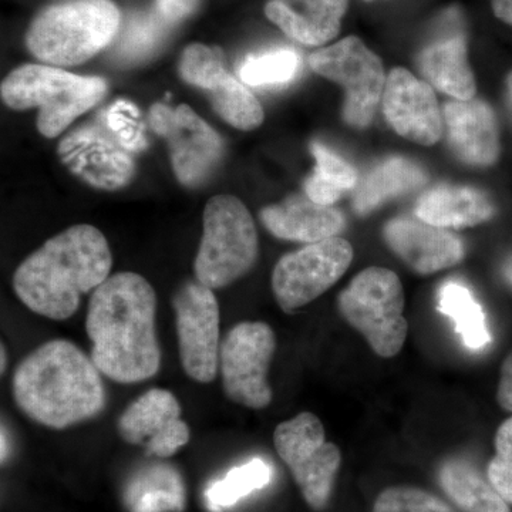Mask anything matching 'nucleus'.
<instances>
[{
    "mask_svg": "<svg viewBox=\"0 0 512 512\" xmlns=\"http://www.w3.org/2000/svg\"><path fill=\"white\" fill-rule=\"evenodd\" d=\"M150 124L170 147L175 175L187 187H197L220 164L224 143L214 128L191 107L177 109L157 103L150 110Z\"/></svg>",
    "mask_w": 512,
    "mask_h": 512,
    "instance_id": "ddd939ff",
    "label": "nucleus"
},
{
    "mask_svg": "<svg viewBox=\"0 0 512 512\" xmlns=\"http://www.w3.org/2000/svg\"><path fill=\"white\" fill-rule=\"evenodd\" d=\"M181 365L190 379L214 382L220 372V305L211 288L187 282L173 298Z\"/></svg>",
    "mask_w": 512,
    "mask_h": 512,
    "instance_id": "f8f14e48",
    "label": "nucleus"
},
{
    "mask_svg": "<svg viewBox=\"0 0 512 512\" xmlns=\"http://www.w3.org/2000/svg\"><path fill=\"white\" fill-rule=\"evenodd\" d=\"M13 399L29 419L64 430L104 412L107 393L92 357L66 339L30 352L13 375Z\"/></svg>",
    "mask_w": 512,
    "mask_h": 512,
    "instance_id": "f03ea898",
    "label": "nucleus"
},
{
    "mask_svg": "<svg viewBox=\"0 0 512 512\" xmlns=\"http://www.w3.org/2000/svg\"><path fill=\"white\" fill-rule=\"evenodd\" d=\"M383 235L393 254L420 275L436 274L464 259V244L457 235L419 218L387 222Z\"/></svg>",
    "mask_w": 512,
    "mask_h": 512,
    "instance_id": "f3484780",
    "label": "nucleus"
},
{
    "mask_svg": "<svg viewBox=\"0 0 512 512\" xmlns=\"http://www.w3.org/2000/svg\"><path fill=\"white\" fill-rule=\"evenodd\" d=\"M276 336L265 322H241L221 342L222 389L231 402L262 410L272 402L268 372Z\"/></svg>",
    "mask_w": 512,
    "mask_h": 512,
    "instance_id": "9d476101",
    "label": "nucleus"
},
{
    "mask_svg": "<svg viewBox=\"0 0 512 512\" xmlns=\"http://www.w3.org/2000/svg\"><path fill=\"white\" fill-rule=\"evenodd\" d=\"M313 72L345 89L343 120L350 127L366 128L382 101L387 77L382 60L359 37L349 36L323 47L309 57Z\"/></svg>",
    "mask_w": 512,
    "mask_h": 512,
    "instance_id": "1a4fd4ad",
    "label": "nucleus"
},
{
    "mask_svg": "<svg viewBox=\"0 0 512 512\" xmlns=\"http://www.w3.org/2000/svg\"><path fill=\"white\" fill-rule=\"evenodd\" d=\"M299 66L301 59L298 53L282 47L248 56L239 67V77L248 86H275L291 82Z\"/></svg>",
    "mask_w": 512,
    "mask_h": 512,
    "instance_id": "c756f323",
    "label": "nucleus"
},
{
    "mask_svg": "<svg viewBox=\"0 0 512 512\" xmlns=\"http://www.w3.org/2000/svg\"><path fill=\"white\" fill-rule=\"evenodd\" d=\"M120 28L110 0H69L37 16L28 32L30 52L53 66H76L109 46Z\"/></svg>",
    "mask_w": 512,
    "mask_h": 512,
    "instance_id": "20e7f679",
    "label": "nucleus"
},
{
    "mask_svg": "<svg viewBox=\"0 0 512 512\" xmlns=\"http://www.w3.org/2000/svg\"><path fill=\"white\" fill-rule=\"evenodd\" d=\"M306 195L312 201L318 202L320 205H329L332 207L336 201L340 200L345 191L339 188L338 185L329 183L323 180L318 174L313 173L305 183Z\"/></svg>",
    "mask_w": 512,
    "mask_h": 512,
    "instance_id": "c9c22d12",
    "label": "nucleus"
},
{
    "mask_svg": "<svg viewBox=\"0 0 512 512\" xmlns=\"http://www.w3.org/2000/svg\"><path fill=\"white\" fill-rule=\"evenodd\" d=\"M352 261L353 247L340 237L282 256L272 274V291L279 308L293 313L309 305L346 274Z\"/></svg>",
    "mask_w": 512,
    "mask_h": 512,
    "instance_id": "9b49d317",
    "label": "nucleus"
},
{
    "mask_svg": "<svg viewBox=\"0 0 512 512\" xmlns=\"http://www.w3.org/2000/svg\"><path fill=\"white\" fill-rule=\"evenodd\" d=\"M271 478V466L262 458H254L247 464L232 468L227 476L212 483L205 498L212 511L221 512L254 491L266 487Z\"/></svg>",
    "mask_w": 512,
    "mask_h": 512,
    "instance_id": "bb28decb",
    "label": "nucleus"
},
{
    "mask_svg": "<svg viewBox=\"0 0 512 512\" xmlns=\"http://www.w3.org/2000/svg\"><path fill=\"white\" fill-rule=\"evenodd\" d=\"M382 101L387 123L399 136L421 146H433L443 136V114L433 87L409 70L396 67L389 73Z\"/></svg>",
    "mask_w": 512,
    "mask_h": 512,
    "instance_id": "dca6fc26",
    "label": "nucleus"
},
{
    "mask_svg": "<svg viewBox=\"0 0 512 512\" xmlns=\"http://www.w3.org/2000/svg\"><path fill=\"white\" fill-rule=\"evenodd\" d=\"M2 365H0V370H2V373H5L6 369V363H8V356H6V349L5 346L2 345Z\"/></svg>",
    "mask_w": 512,
    "mask_h": 512,
    "instance_id": "37998d69",
    "label": "nucleus"
},
{
    "mask_svg": "<svg viewBox=\"0 0 512 512\" xmlns=\"http://www.w3.org/2000/svg\"><path fill=\"white\" fill-rule=\"evenodd\" d=\"M507 100L508 104H510V109L512 111V72L508 74L507 79Z\"/></svg>",
    "mask_w": 512,
    "mask_h": 512,
    "instance_id": "a19ab883",
    "label": "nucleus"
},
{
    "mask_svg": "<svg viewBox=\"0 0 512 512\" xmlns=\"http://www.w3.org/2000/svg\"><path fill=\"white\" fill-rule=\"evenodd\" d=\"M9 457V444L6 441L5 429L2 431V464H5V461L8 460Z\"/></svg>",
    "mask_w": 512,
    "mask_h": 512,
    "instance_id": "ea45409f",
    "label": "nucleus"
},
{
    "mask_svg": "<svg viewBox=\"0 0 512 512\" xmlns=\"http://www.w3.org/2000/svg\"><path fill=\"white\" fill-rule=\"evenodd\" d=\"M494 215L493 202L470 187H439L421 195L416 217L444 229L483 224Z\"/></svg>",
    "mask_w": 512,
    "mask_h": 512,
    "instance_id": "4be33fe9",
    "label": "nucleus"
},
{
    "mask_svg": "<svg viewBox=\"0 0 512 512\" xmlns=\"http://www.w3.org/2000/svg\"><path fill=\"white\" fill-rule=\"evenodd\" d=\"M106 92L107 83L100 77L77 76L40 64L18 67L2 83V99L9 107L39 109L37 128L47 138L59 136Z\"/></svg>",
    "mask_w": 512,
    "mask_h": 512,
    "instance_id": "39448f33",
    "label": "nucleus"
},
{
    "mask_svg": "<svg viewBox=\"0 0 512 512\" xmlns=\"http://www.w3.org/2000/svg\"><path fill=\"white\" fill-rule=\"evenodd\" d=\"M180 73L185 82L205 92H211L229 74L221 50L204 45H191L184 50Z\"/></svg>",
    "mask_w": 512,
    "mask_h": 512,
    "instance_id": "7c9ffc66",
    "label": "nucleus"
},
{
    "mask_svg": "<svg viewBox=\"0 0 512 512\" xmlns=\"http://www.w3.org/2000/svg\"><path fill=\"white\" fill-rule=\"evenodd\" d=\"M448 141L461 160L488 167L500 157V133L493 109L483 100H454L444 107Z\"/></svg>",
    "mask_w": 512,
    "mask_h": 512,
    "instance_id": "a211bd4d",
    "label": "nucleus"
},
{
    "mask_svg": "<svg viewBox=\"0 0 512 512\" xmlns=\"http://www.w3.org/2000/svg\"><path fill=\"white\" fill-rule=\"evenodd\" d=\"M198 0H156L157 12L168 23L178 22L197 8Z\"/></svg>",
    "mask_w": 512,
    "mask_h": 512,
    "instance_id": "e433bc0d",
    "label": "nucleus"
},
{
    "mask_svg": "<svg viewBox=\"0 0 512 512\" xmlns=\"http://www.w3.org/2000/svg\"><path fill=\"white\" fill-rule=\"evenodd\" d=\"M495 456L487 468V477L498 494L512 505V417L495 434Z\"/></svg>",
    "mask_w": 512,
    "mask_h": 512,
    "instance_id": "473e14b6",
    "label": "nucleus"
},
{
    "mask_svg": "<svg viewBox=\"0 0 512 512\" xmlns=\"http://www.w3.org/2000/svg\"><path fill=\"white\" fill-rule=\"evenodd\" d=\"M504 275H505V278H507L508 284H510L512 286V262H511V264H508L507 266H505Z\"/></svg>",
    "mask_w": 512,
    "mask_h": 512,
    "instance_id": "79ce46f5",
    "label": "nucleus"
},
{
    "mask_svg": "<svg viewBox=\"0 0 512 512\" xmlns=\"http://www.w3.org/2000/svg\"><path fill=\"white\" fill-rule=\"evenodd\" d=\"M59 153L73 174L101 190H119L134 175L131 151L100 119L70 133L60 143Z\"/></svg>",
    "mask_w": 512,
    "mask_h": 512,
    "instance_id": "4468645a",
    "label": "nucleus"
},
{
    "mask_svg": "<svg viewBox=\"0 0 512 512\" xmlns=\"http://www.w3.org/2000/svg\"><path fill=\"white\" fill-rule=\"evenodd\" d=\"M437 309L456 325L461 342L470 350H483L491 343L487 318L480 303L466 285L448 281L437 293Z\"/></svg>",
    "mask_w": 512,
    "mask_h": 512,
    "instance_id": "393cba45",
    "label": "nucleus"
},
{
    "mask_svg": "<svg viewBox=\"0 0 512 512\" xmlns=\"http://www.w3.org/2000/svg\"><path fill=\"white\" fill-rule=\"evenodd\" d=\"M157 296L146 278L134 272L110 276L94 289L87 308L86 332L92 360L101 375L133 384L160 372L156 330Z\"/></svg>",
    "mask_w": 512,
    "mask_h": 512,
    "instance_id": "f257e3e1",
    "label": "nucleus"
},
{
    "mask_svg": "<svg viewBox=\"0 0 512 512\" xmlns=\"http://www.w3.org/2000/svg\"><path fill=\"white\" fill-rule=\"evenodd\" d=\"M261 221L274 237L285 241L315 242L338 237L345 228L342 212L305 197H292L281 204L266 207Z\"/></svg>",
    "mask_w": 512,
    "mask_h": 512,
    "instance_id": "6ab92c4d",
    "label": "nucleus"
},
{
    "mask_svg": "<svg viewBox=\"0 0 512 512\" xmlns=\"http://www.w3.org/2000/svg\"><path fill=\"white\" fill-rule=\"evenodd\" d=\"M127 503L131 512L183 511V481L170 466L150 468L130 484Z\"/></svg>",
    "mask_w": 512,
    "mask_h": 512,
    "instance_id": "a878e982",
    "label": "nucleus"
},
{
    "mask_svg": "<svg viewBox=\"0 0 512 512\" xmlns=\"http://www.w3.org/2000/svg\"><path fill=\"white\" fill-rule=\"evenodd\" d=\"M258 234L247 207L232 195H217L204 211V232L195 259L197 281L225 288L254 268Z\"/></svg>",
    "mask_w": 512,
    "mask_h": 512,
    "instance_id": "423d86ee",
    "label": "nucleus"
},
{
    "mask_svg": "<svg viewBox=\"0 0 512 512\" xmlns=\"http://www.w3.org/2000/svg\"><path fill=\"white\" fill-rule=\"evenodd\" d=\"M274 444L309 507L325 510L332 497L342 454L338 446L326 441L319 417L303 412L284 421L275 429Z\"/></svg>",
    "mask_w": 512,
    "mask_h": 512,
    "instance_id": "6e6552de",
    "label": "nucleus"
},
{
    "mask_svg": "<svg viewBox=\"0 0 512 512\" xmlns=\"http://www.w3.org/2000/svg\"><path fill=\"white\" fill-rule=\"evenodd\" d=\"M311 151L316 160V168L313 173L318 174L329 183L338 185L343 191L355 187L357 174L352 165L316 141L312 143Z\"/></svg>",
    "mask_w": 512,
    "mask_h": 512,
    "instance_id": "f704fd0d",
    "label": "nucleus"
},
{
    "mask_svg": "<svg viewBox=\"0 0 512 512\" xmlns=\"http://www.w3.org/2000/svg\"><path fill=\"white\" fill-rule=\"evenodd\" d=\"M137 116L138 111L133 104L117 101L110 109L103 111L99 119L109 127L114 136L119 138L120 143L133 153L146 147L144 130L137 123Z\"/></svg>",
    "mask_w": 512,
    "mask_h": 512,
    "instance_id": "72a5a7b5",
    "label": "nucleus"
},
{
    "mask_svg": "<svg viewBox=\"0 0 512 512\" xmlns=\"http://www.w3.org/2000/svg\"><path fill=\"white\" fill-rule=\"evenodd\" d=\"M348 0H271L265 13L286 36L305 46H322L338 36Z\"/></svg>",
    "mask_w": 512,
    "mask_h": 512,
    "instance_id": "aec40b11",
    "label": "nucleus"
},
{
    "mask_svg": "<svg viewBox=\"0 0 512 512\" xmlns=\"http://www.w3.org/2000/svg\"><path fill=\"white\" fill-rule=\"evenodd\" d=\"M210 93L214 110L239 130L249 131L261 126L264 109L244 83L228 74Z\"/></svg>",
    "mask_w": 512,
    "mask_h": 512,
    "instance_id": "cd10ccee",
    "label": "nucleus"
},
{
    "mask_svg": "<svg viewBox=\"0 0 512 512\" xmlns=\"http://www.w3.org/2000/svg\"><path fill=\"white\" fill-rule=\"evenodd\" d=\"M121 439L146 448L147 456L173 457L188 444L190 427L181 419V406L173 393L151 389L134 400L117 421Z\"/></svg>",
    "mask_w": 512,
    "mask_h": 512,
    "instance_id": "2eb2a0df",
    "label": "nucleus"
},
{
    "mask_svg": "<svg viewBox=\"0 0 512 512\" xmlns=\"http://www.w3.org/2000/svg\"><path fill=\"white\" fill-rule=\"evenodd\" d=\"M167 25V20L157 10L134 13L128 18L114 53L124 62H136L150 56L163 42Z\"/></svg>",
    "mask_w": 512,
    "mask_h": 512,
    "instance_id": "c85d7f7f",
    "label": "nucleus"
},
{
    "mask_svg": "<svg viewBox=\"0 0 512 512\" xmlns=\"http://www.w3.org/2000/svg\"><path fill=\"white\" fill-rule=\"evenodd\" d=\"M426 181V173L413 161L402 157L387 158L363 178L353 197V207L357 214H369L383 202L409 194Z\"/></svg>",
    "mask_w": 512,
    "mask_h": 512,
    "instance_id": "5701e85b",
    "label": "nucleus"
},
{
    "mask_svg": "<svg viewBox=\"0 0 512 512\" xmlns=\"http://www.w3.org/2000/svg\"><path fill=\"white\" fill-rule=\"evenodd\" d=\"M373 512H456L436 495L421 488L399 485L377 497Z\"/></svg>",
    "mask_w": 512,
    "mask_h": 512,
    "instance_id": "2f4dec72",
    "label": "nucleus"
},
{
    "mask_svg": "<svg viewBox=\"0 0 512 512\" xmlns=\"http://www.w3.org/2000/svg\"><path fill=\"white\" fill-rule=\"evenodd\" d=\"M338 309L377 356L399 355L407 338V320L402 281L393 271L372 266L357 274L340 292Z\"/></svg>",
    "mask_w": 512,
    "mask_h": 512,
    "instance_id": "0eeeda50",
    "label": "nucleus"
},
{
    "mask_svg": "<svg viewBox=\"0 0 512 512\" xmlns=\"http://www.w3.org/2000/svg\"><path fill=\"white\" fill-rule=\"evenodd\" d=\"M113 256L106 237L93 225H74L28 256L13 275L20 302L53 320L72 318L84 293L110 278Z\"/></svg>",
    "mask_w": 512,
    "mask_h": 512,
    "instance_id": "7ed1b4c3",
    "label": "nucleus"
},
{
    "mask_svg": "<svg viewBox=\"0 0 512 512\" xmlns=\"http://www.w3.org/2000/svg\"><path fill=\"white\" fill-rule=\"evenodd\" d=\"M439 484L463 512H511L490 480L463 458H450L439 468Z\"/></svg>",
    "mask_w": 512,
    "mask_h": 512,
    "instance_id": "b1692460",
    "label": "nucleus"
},
{
    "mask_svg": "<svg viewBox=\"0 0 512 512\" xmlns=\"http://www.w3.org/2000/svg\"><path fill=\"white\" fill-rule=\"evenodd\" d=\"M497 399L503 409L512 412V353L504 360L503 367H501Z\"/></svg>",
    "mask_w": 512,
    "mask_h": 512,
    "instance_id": "4c0bfd02",
    "label": "nucleus"
},
{
    "mask_svg": "<svg viewBox=\"0 0 512 512\" xmlns=\"http://www.w3.org/2000/svg\"><path fill=\"white\" fill-rule=\"evenodd\" d=\"M419 69L431 87L454 100L476 96V79L468 64L466 37L461 32H448L424 47Z\"/></svg>",
    "mask_w": 512,
    "mask_h": 512,
    "instance_id": "412c9836",
    "label": "nucleus"
},
{
    "mask_svg": "<svg viewBox=\"0 0 512 512\" xmlns=\"http://www.w3.org/2000/svg\"><path fill=\"white\" fill-rule=\"evenodd\" d=\"M491 6H493L494 15L501 22L512 26V0H491Z\"/></svg>",
    "mask_w": 512,
    "mask_h": 512,
    "instance_id": "58836bf2",
    "label": "nucleus"
}]
</instances>
